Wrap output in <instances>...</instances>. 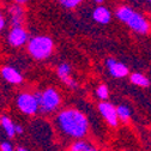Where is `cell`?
Instances as JSON below:
<instances>
[{"label": "cell", "instance_id": "277c9868", "mask_svg": "<svg viewBox=\"0 0 151 151\" xmlns=\"http://www.w3.org/2000/svg\"><path fill=\"white\" fill-rule=\"evenodd\" d=\"M34 95L39 102V111L43 115L52 114L61 104V95L54 88H47L42 92L36 91Z\"/></svg>", "mask_w": 151, "mask_h": 151}, {"label": "cell", "instance_id": "603a6c76", "mask_svg": "<svg viewBox=\"0 0 151 151\" xmlns=\"http://www.w3.org/2000/svg\"><path fill=\"white\" fill-rule=\"evenodd\" d=\"M16 151H29V150H28V149H25V147H22V146H18Z\"/></svg>", "mask_w": 151, "mask_h": 151}, {"label": "cell", "instance_id": "30bf717a", "mask_svg": "<svg viewBox=\"0 0 151 151\" xmlns=\"http://www.w3.org/2000/svg\"><path fill=\"white\" fill-rule=\"evenodd\" d=\"M0 74L10 84H21L23 82L22 73L12 66H4L0 70Z\"/></svg>", "mask_w": 151, "mask_h": 151}, {"label": "cell", "instance_id": "7c38bea8", "mask_svg": "<svg viewBox=\"0 0 151 151\" xmlns=\"http://www.w3.org/2000/svg\"><path fill=\"white\" fill-rule=\"evenodd\" d=\"M92 18H93V21L100 24H108L111 19V13L107 7L97 6L92 12Z\"/></svg>", "mask_w": 151, "mask_h": 151}, {"label": "cell", "instance_id": "8992f818", "mask_svg": "<svg viewBox=\"0 0 151 151\" xmlns=\"http://www.w3.org/2000/svg\"><path fill=\"white\" fill-rule=\"evenodd\" d=\"M7 41L10 46L12 47H22L29 41V34L23 27H14L10 30L9 36H7Z\"/></svg>", "mask_w": 151, "mask_h": 151}, {"label": "cell", "instance_id": "5b68a950", "mask_svg": "<svg viewBox=\"0 0 151 151\" xmlns=\"http://www.w3.org/2000/svg\"><path fill=\"white\" fill-rule=\"evenodd\" d=\"M17 108L19 109L23 114L32 116L39 113V102H37L34 93L30 92H22L17 96L16 100Z\"/></svg>", "mask_w": 151, "mask_h": 151}, {"label": "cell", "instance_id": "4fadbf2b", "mask_svg": "<svg viewBox=\"0 0 151 151\" xmlns=\"http://www.w3.org/2000/svg\"><path fill=\"white\" fill-rule=\"evenodd\" d=\"M68 151H100V150L90 142L81 139V140H74L71 144Z\"/></svg>", "mask_w": 151, "mask_h": 151}, {"label": "cell", "instance_id": "484cf974", "mask_svg": "<svg viewBox=\"0 0 151 151\" xmlns=\"http://www.w3.org/2000/svg\"><path fill=\"white\" fill-rule=\"evenodd\" d=\"M9 151H14V150H9Z\"/></svg>", "mask_w": 151, "mask_h": 151}, {"label": "cell", "instance_id": "3957f363", "mask_svg": "<svg viewBox=\"0 0 151 151\" xmlns=\"http://www.w3.org/2000/svg\"><path fill=\"white\" fill-rule=\"evenodd\" d=\"M27 48L35 60H45L52 55L54 50V42L49 36L39 35L29 39Z\"/></svg>", "mask_w": 151, "mask_h": 151}, {"label": "cell", "instance_id": "2e32d148", "mask_svg": "<svg viewBox=\"0 0 151 151\" xmlns=\"http://www.w3.org/2000/svg\"><path fill=\"white\" fill-rule=\"evenodd\" d=\"M116 114H118L119 121L121 120L122 122H127L131 118V109L126 104H120L116 107Z\"/></svg>", "mask_w": 151, "mask_h": 151}, {"label": "cell", "instance_id": "ba28073f", "mask_svg": "<svg viewBox=\"0 0 151 151\" xmlns=\"http://www.w3.org/2000/svg\"><path fill=\"white\" fill-rule=\"evenodd\" d=\"M71 71H72L71 66L66 63H63L58 66V68H56V74H58V77L60 78V81L64 84H66L70 89L76 90L78 88V83L76 82L74 78L71 77Z\"/></svg>", "mask_w": 151, "mask_h": 151}, {"label": "cell", "instance_id": "ac0fdd59", "mask_svg": "<svg viewBox=\"0 0 151 151\" xmlns=\"http://www.w3.org/2000/svg\"><path fill=\"white\" fill-rule=\"evenodd\" d=\"M58 1L66 9H74L78 5H81L84 0H58Z\"/></svg>", "mask_w": 151, "mask_h": 151}, {"label": "cell", "instance_id": "6da1fadb", "mask_svg": "<svg viewBox=\"0 0 151 151\" xmlns=\"http://www.w3.org/2000/svg\"><path fill=\"white\" fill-rule=\"evenodd\" d=\"M55 124L61 134L74 140L84 139L89 132L88 118L81 110L74 108H65L60 110L56 114Z\"/></svg>", "mask_w": 151, "mask_h": 151}, {"label": "cell", "instance_id": "8fae6325", "mask_svg": "<svg viewBox=\"0 0 151 151\" xmlns=\"http://www.w3.org/2000/svg\"><path fill=\"white\" fill-rule=\"evenodd\" d=\"M9 13H10V19H11L12 28L22 27V24L24 22V10H23L22 5H18V4L11 5L9 9Z\"/></svg>", "mask_w": 151, "mask_h": 151}, {"label": "cell", "instance_id": "e0dca14e", "mask_svg": "<svg viewBox=\"0 0 151 151\" xmlns=\"http://www.w3.org/2000/svg\"><path fill=\"white\" fill-rule=\"evenodd\" d=\"M96 95L97 97L101 100V102H104L109 99V90H108V86L104 85V84H101L97 89H96Z\"/></svg>", "mask_w": 151, "mask_h": 151}, {"label": "cell", "instance_id": "9c48e42d", "mask_svg": "<svg viewBox=\"0 0 151 151\" xmlns=\"http://www.w3.org/2000/svg\"><path fill=\"white\" fill-rule=\"evenodd\" d=\"M106 65L109 70V73L115 78H124L126 76H128V67L122 64V63H119L116 61L114 58H109L107 59L106 61Z\"/></svg>", "mask_w": 151, "mask_h": 151}, {"label": "cell", "instance_id": "5bb4252c", "mask_svg": "<svg viewBox=\"0 0 151 151\" xmlns=\"http://www.w3.org/2000/svg\"><path fill=\"white\" fill-rule=\"evenodd\" d=\"M14 122L6 115L1 116V121H0V126L3 127V129L5 131V133L9 138H13L16 136V132H14Z\"/></svg>", "mask_w": 151, "mask_h": 151}, {"label": "cell", "instance_id": "d6986e66", "mask_svg": "<svg viewBox=\"0 0 151 151\" xmlns=\"http://www.w3.org/2000/svg\"><path fill=\"white\" fill-rule=\"evenodd\" d=\"M9 150H13V146L10 142H3L0 143V151H9Z\"/></svg>", "mask_w": 151, "mask_h": 151}, {"label": "cell", "instance_id": "4316f807", "mask_svg": "<svg viewBox=\"0 0 151 151\" xmlns=\"http://www.w3.org/2000/svg\"><path fill=\"white\" fill-rule=\"evenodd\" d=\"M149 1H150V3H151V0H149Z\"/></svg>", "mask_w": 151, "mask_h": 151}, {"label": "cell", "instance_id": "7402d4cb", "mask_svg": "<svg viewBox=\"0 0 151 151\" xmlns=\"http://www.w3.org/2000/svg\"><path fill=\"white\" fill-rule=\"evenodd\" d=\"M13 1H14V4H18V5H24L29 1V0H13Z\"/></svg>", "mask_w": 151, "mask_h": 151}, {"label": "cell", "instance_id": "44dd1931", "mask_svg": "<svg viewBox=\"0 0 151 151\" xmlns=\"http://www.w3.org/2000/svg\"><path fill=\"white\" fill-rule=\"evenodd\" d=\"M5 17L1 14V12H0V31H1L4 28H5Z\"/></svg>", "mask_w": 151, "mask_h": 151}, {"label": "cell", "instance_id": "cb8c5ba5", "mask_svg": "<svg viewBox=\"0 0 151 151\" xmlns=\"http://www.w3.org/2000/svg\"><path fill=\"white\" fill-rule=\"evenodd\" d=\"M93 1H95L96 4H99V5H101V4H103L104 0H93Z\"/></svg>", "mask_w": 151, "mask_h": 151}, {"label": "cell", "instance_id": "ffe728a7", "mask_svg": "<svg viewBox=\"0 0 151 151\" xmlns=\"http://www.w3.org/2000/svg\"><path fill=\"white\" fill-rule=\"evenodd\" d=\"M14 132H16V134H23V133H24V128H23V126L19 125V124L14 125Z\"/></svg>", "mask_w": 151, "mask_h": 151}, {"label": "cell", "instance_id": "d4e9b609", "mask_svg": "<svg viewBox=\"0 0 151 151\" xmlns=\"http://www.w3.org/2000/svg\"><path fill=\"white\" fill-rule=\"evenodd\" d=\"M0 121H1V116H0Z\"/></svg>", "mask_w": 151, "mask_h": 151}, {"label": "cell", "instance_id": "9a60e30c", "mask_svg": "<svg viewBox=\"0 0 151 151\" xmlns=\"http://www.w3.org/2000/svg\"><path fill=\"white\" fill-rule=\"evenodd\" d=\"M129 81L132 84H134V85H138V86H142V88H147L150 85V81L149 78L146 77V76L142 74V73H132L129 76Z\"/></svg>", "mask_w": 151, "mask_h": 151}, {"label": "cell", "instance_id": "7a4b0ae2", "mask_svg": "<svg viewBox=\"0 0 151 151\" xmlns=\"http://www.w3.org/2000/svg\"><path fill=\"white\" fill-rule=\"evenodd\" d=\"M115 14L119 21L125 23L128 28H131L132 30L138 34L144 35L150 31V23L147 22L146 18L139 14L138 12H136L129 6H120L116 10Z\"/></svg>", "mask_w": 151, "mask_h": 151}, {"label": "cell", "instance_id": "52a82bcc", "mask_svg": "<svg viewBox=\"0 0 151 151\" xmlns=\"http://www.w3.org/2000/svg\"><path fill=\"white\" fill-rule=\"evenodd\" d=\"M99 110L100 114L103 116V119L107 121V124L111 127H116L119 124L118 114H116V107H114L111 103L104 101L99 103Z\"/></svg>", "mask_w": 151, "mask_h": 151}]
</instances>
